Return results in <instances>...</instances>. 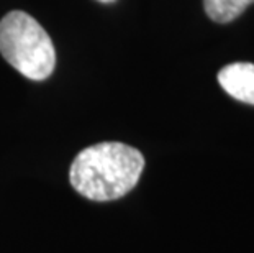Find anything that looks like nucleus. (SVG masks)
Here are the masks:
<instances>
[{"instance_id": "obj_5", "label": "nucleus", "mask_w": 254, "mask_h": 253, "mask_svg": "<svg viewBox=\"0 0 254 253\" xmlns=\"http://www.w3.org/2000/svg\"><path fill=\"white\" fill-rule=\"evenodd\" d=\"M97 2H102V3H113L115 0H97Z\"/></svg>"}, {"instance_id": "obj_4", "label": "nucleus", "mask_w": 254, "mask_h": 253, "mask_svg": "<svg viewBox=\"0 0 254 253\" xmlns=\"http://www.w3.org/2000/svg\"><path fill=\"white\" fill-rule=\"evenodd\" d=\"M254 0H203L205 13L217 23H228L238 18Z\"/></svg>"}, {"instance_id": "obj_1", "label": "nucleus", "mask_w": 254, "mask_h": 253, "mask_svg": "<svg viewBox=\"0 0 254 253\" xmlns=\"http://www.w3.org/2000/svg\"><path fill=\"white\" fill-rule=\"evenodd\" d=\"M144 169V156L129 145L97 143L74 158L69 179L80 196L105 202L120 199L136 186Z\"/></svg>"}, {"instance_id": "obj_3", "label": "nucleus", "mask_w": 254, "mask_h": 253, "mask_svg": "<svg viewBox=\"0 0 254 253\" xmlns=\"http://www.w3.org/2000/svg\"><path fill=\"white\" fill-rule=\"evenodd\" d=\"M218 83L233 99L254 105V64L233 63L218 73Z\"/></svg>"}, {"instance_id": "obj_2", "label": "nucleus", "mask_w": 254, "mask_h": 253, "mask_svg": "<svg viewBox=\"0 0 254 253\" xmlns=\"http://www.w3.org/2000/svg\"><path fill=\"white\" fill-rule=\"evenodd\" d=\"M0 53L10 66L31 81H45L55 71L56 50L38 21L21 10L0 20Z\"/></svg>"}]
</instances>
